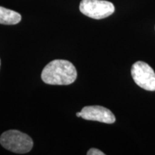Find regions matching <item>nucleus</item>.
<instances>
[{
  "label": "nucleus",
  "instance_id": "obj_7",
  "mask_svg": "<svg viewBox=\"0 0 155 155\" xmlns=\"http://www.w3.org/2000/svg\"><path fill=\"white\" fill-rule=\"evenodd\" d=\"M87 154L88 155H104L105 154H104L103 152H101V150H98V149L92 148L88 151Z\"/></svg>",
  "mask_w": 155,
  "mask_h": 155
},
{
  "label": "nucleus",
  "instance_id": "obj_8",
  "mask_svg": "<svg viewBox=\"0 0 155 155\" xmlns=\"http://www.w3.org/2000/svg\"><path fill=\"white\" fill-rule=\"evenodd\" d=\"M76 116H78V117H81V111H80V112H78V113L76 114Z\"/></svg>",
  "mask_w": 155,
  "mask_h": 155
},
{
  "label": "nucleus",
  "instance_id": "obj_4",
  "mask_svg": "<svg viewBox=\"0 0 155 155\" xmlns=\"http://www.w3.org/2000/svg\"><path fill=\"white\" fill-rule=\"evenodd\" d=\"M131 76L136 84L144 90L155 91V72L151 66L143 61L133 64L131 70Z\"/></svg>",
  "mask_w": 155,
  "mask_h": 155
},
{
  "label": "nucleus",
  "instance_id": "obj_6",
  "mask_svg": "<svg viewBox=\"0 0 155 155\" xmlns=\"http://www.w3.org/2000/svg\"><path fill=\"white\" fill-rule=\"evenodd\" d=\"M22 19V16L17 12L0 7V24L17 25Z\"/></svg>",
  "mask_w": 155,
  "mask_h": 155
},
{
  "label": "nucleus",
  "instance_id": "obj_1",
  "mask_svg": "<svg viewBox=\"0 0 155 155\" xmlns=\"http://www.w3.org/2000/svg\"><path fill=\"white\" fill-rule=\"evenodd\" d=\"M41 78L46 84L70 85L76 80L77 71L74 65L68 61L54 60L42 70Z\"/></svg>",
  "mask_w": 155,
  "mask_h": 155
},
{
  "label": "nucleus",
  "instance_id": "obj_3",
  "mask_svg": "<svg viewBox=\"0 0 155 155\" xmlns=\"http://www.w3.org/2000/svg\"><path fill=\"white\" fill-rule=\"evenodd\" d=\"M79 9L82 14L95 19L106 18L115 11L113 3L105 0H82Z\"/></svg>",
  "mask_w": 155,
  "mask_h": 155
},
{
  "label": "nucleus",
  "instance_id": "obj_5",
  "mask_svg": "<svg viewBox=\"0 0 155 155\" xmlns=\"http://www.w3.org/2000/svg\"><path fill=\"white\" fill-rule=\"evenodd\" d=\"M81 117L89 121H96L105 124H113L116 117L109 109L101 106H85L81 111Z\"/></svg>",
  "mask_w": 155,
  "mask_h": 155
},
{
  "label": "nucleus",
  "instance_id": "obj_9",
  "mask_svg": "<svg viewBox=\"0 0 155 155\" xmlns=\"http://www.w3.org/2000/svg\"><path fill=\"white\" fill-rule=\"evenodd\" d=\"M0 65H1V61H0Z\"/></svg>",
  "mask_w": 155,
  "mask_h": 155
},
{
  "label": "nucleus",
  "instance_id": "obj_2",
  "mask_svg": "<svg viewBox=\"0 0 155 155\" xmlns=\"http://www.w3.org/2000/svg\"><path fill=\"white\" fill-rule=\"evenodd\" d=\"M0 144L12 152L25 154L32 149L33 141L26 134L17 130H9L1 135Z\"/></svg>",
  "mask_w": 155,
  "mask_h": 155
}]
</instances>
